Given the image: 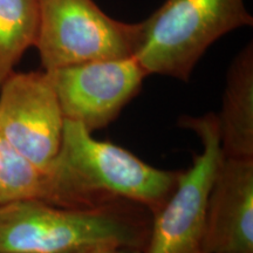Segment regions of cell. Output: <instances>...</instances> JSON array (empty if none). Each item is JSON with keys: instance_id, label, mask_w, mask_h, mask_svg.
I'll list each match as a JSON object with an SVG mask.
<instances>
[{"instance_id": "6da1fadb", "label": "cell", "mask_w": 253, "mask_h": 253, "mask_svg": "<svg viewBox=\"0 0 253 253\" xmlns=\"http://www.w3.org/2000/svg\"><path fill=\"white\" fill-rule=\"evenodd\" d=\"M47 173L49 204L84 209L126 202L154 216L172 194L181 171L150 166L120 145L96 140L80 123L65 120L60 150Z\"/></svg>"}, {"instance_id": "7a4b0ae2", "label": "cell", "mask_w": 253, "mask_h": 253, "mask_svg": "<svg viewBox=\"0 0 253 253\" xmlns=\"http://www.w3.org/2000/svg\"><path fill=\"white\" fill-rule=\"evenodd\" d=\"M126 205L71 209L37 198L0 203V253H66L96 243L144 251L150 223Z\"/></svg>"}, {"instance_id": "3957f363", "label": "cell", "mask_w": 253, "mask_h": 253, "mask_svg": "<svg viewBox=\"0 0 253 253\" xmlns=\"http://www.w3.org/2000/svg\"><path fill=\"white\" fill-rule=\"evenodd\" d=\"M252 25L244 0H166L138 23L134 58L149 75L189 81L214 41Z\"/></svg>"}, {"instance_id": "277c9868", "label": "cell", "mask_w": 253, "mask_h": 253, "mask_svg": "<svg viewBox=\"0 0 253 253\" xmlns=\"http://www.w3.org/2000/svg\"><path fill=\"white\" fill-rule=\"evenodd\" d=\"M179 126L194 131L202 149L179 173L172 194L154 214L144 253H208L207 211L221 151L217 116H182Z\"/></svg>"}, {"instance_id": "5b68a950", "label": "cell", "mask_w": 253, "mask_h": 253, "mask_svg": "<svg viewBox=\"0 0 253 253\" xmlns=\"http://www.w3.org/2000/svg\"><path fill=\"white\" fill-rule=\"evenodd\" d=\"M138 23L106 14L93 0H39L36 48L42 71L79 63L131 58Z\"/></svg>"}, {"instance_id": "8992f818", "label": "cell", "mask_w": 253, "mask_h": 253, "mask_svg": "<svg viewBox=\"0 0 253 253\" xmlns=\"http://www.w3.org/2000/svg\"><path fill=\"white\" fill-rule=\"evenodd\" d=\"M47 74L63 118L80 123L90 132L115 121L149 77L134 56L79 63Z\"/></svg>"}, {"instance_id": "52a82bcc", "label": "cell", "mask_w": 253, "mask_h": 253, "mask_svg": "<svg viewBox=\"0 0 253 253\" xmlns=\"http://www.w3.org/2000/svg\"><path fill=\"white\" fill-rule=\"evenodd\" d=\"M65 118L45 71L14 72L0 87V132L26 160L47 170L61 145Z\"/></svg>"}, {"instance_id": "ba28073f", "label": "cell", "mask_w": 253, "mask_h": 253, "mask_svg": "<svg viewBox=\"0 0 253 253\" xmlns=\"http://www.w3.org/2000/svg\"><path fill=\"white\" fill-rule=\"evenodd\" d=\"M208 253H253V158L223 156L208 199Z\"/></svg>"}, {"instance_id": "9c48e42d", "label": "cell", "mask_w": 253, "mask_h": 253, "mask_svg": "<svg viewBox=\"0 0 253 253\" xmlns=\"http://www.w3.org/2000/svg\"><path fill=\"white\" fill-rule=\"evenodd\" d=\"M223 156L253 158V43L231 62L216 114Z\"/></svg>"}, {"instance_id": "30bf717a", "label": "cell", "mask_w": 253, "mask_h": 253, "mask_svg": "<svg viewBox=\"0 0 253 253\" xmlns=\"http://www.w3.org/2000/svg\"><path fill=\"white\" fill-rule=\"evenodd\" d=\"M39 0H0V87L36 46Z\"/></svg>"}, {"instance_id": "8fae6325", "label": "cell", "mask_w": 253, "mask_h": 253, "mask_svg": "<svg viewBox=\"0 0 253 253\" xmlns=\"http://www.w3.org/2000/svg\"><path fill=\"white\" fill-rule=\"evenodd\" d=\"M37 198L48 203L49 179L0 132V203Z\"/></svg>"}, {"instance_id": "7c38bea8", "label": "cell", "mask_w": 253, "mask_h": 253, "mask_svg": "<svg viewBox=\"0 0 253 253\" xmlns=\"http://www.w3.org/2000/svg\"><path fill=\"white\" fill-rule=\"evenodd\" d=\"M119 246L122 245L110 244V243H96V244L80 246V248L74 249L66 253H113Z\"/></svg>"}, {"instance_id": "4fadbf2b", "label": "cell", "mask_w": 253, "mask_h": 253, "mask_svg": "<svg viewBox=\"0 0 253 253\" xmlns=\"http://www.w3.org/2000/svg\"><path fill=\"white\" fill-rule=\"evenodd\" d=\"M113 253H144L143 249L135 248V246H119Z\"/></svg>"}]
</instances>
